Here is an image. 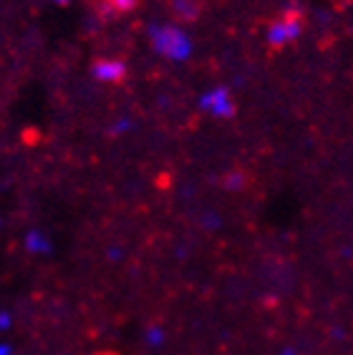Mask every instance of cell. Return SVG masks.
I'll use <instances>...</instances> for the list:
<instances>
[{
	"instance_id": "obj_1",
	"label": "cell",
	"mask_w": 353,
	"mask_h": 355,
	"mask_svg": "<svg viewBox=\"0 0 353 355\" xmlns=\"http://www.w3.org/2000/svg\"><path fill=\"white\" fill-rule=\"evenodd\" d=\"M306 10L303 8H286L280 10L270 23H268V51L270 53H283L288 46L298 41L306 31Z\"/></svg>"
},
{
	"instance_id": "obj_2",
	"label": "cell",
	"mask_w": 353,
	"mask_h": 355,
	"mask_svg": "<svg viewBox=\"0 0 353 355\" xmlns=\"http://www.w3.org/2000/svg\"><path fill=\"white\" fill-rule=\"evenodd\" d=\"M142 0H91V8L99 18H119V15H129L139 8Z\"/></svg>"
},
{
	"instance_id": "obj_3",
	"label": "cell",
	"mask_w": 353,
	"mask_h": 355,
	"mask_svg": "<svg viewBox=\"0 0 353 355\" xmlns=\"http://www.w3.org/2000/svg\"><path fill=\"white\" fill-rule=\"evenodd\" d=\"M96 73H99L101 81H122L124 66L119 61H111V58H101L96 63Z\"/></svg>"
},
{
	"instance_id": "obj_5",
	"label": "cell",
	"mask_w": 353,
	"mask_h": 355,
	"mask_svg": "<svg viewBox=\"0 0 353 355\" xmlns=\"http://www.w3.org/2000/svg\"><path fill=\"white\" fill-rule=\"evenodd\" d=\"M101 355H114V353H101Z\"/></svg>"
},
{
	"instance_id": "obj_4",
	"label": "cell",
	"mask_w": 353,
	"mask_h": 355,
	"mask_svg": "<svg viewBox=\"0 0 353 355\" xmlns=\"http://www.w3.org/2000/svg\"><path fill=\"white\" fill-rule=\"evenodd\" d=\"M331 3L336 8H340V10H343V8H351L353 6V0H331Z\"/></svg>"
}]
</instances>
